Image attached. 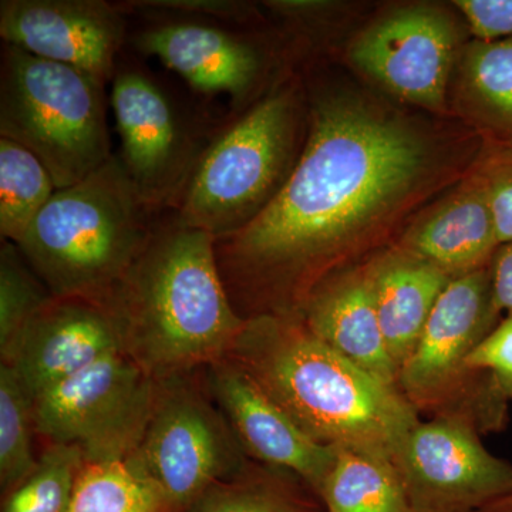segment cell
Here are the masks:
<instances>
[{
  "instance_id": "obj_8",
  "label": "cell",
  "mask_w": 512,
  "mask_h": 512,
  "mask_svg": "<svg viewBox=\"0 0 512 512\" xmlns=\"http://www.w3.org/2000/svg\"><path fill=\"white\" fill-rule=\"evenodd\" d=\"M110 104L121 140L120 164L148 207L174 211L202 154L222 130L183 106L146 67L119 60Z\"/></svg>"
},
{
  "instance_id": "obj_4",
  "label": "cell",
  "mask_w": 512,
  "mask_h": 512,
  "mask_svg": "<svg viewBox=\"0 0 512 512\" xmlns=\"http://www.w3.org/2000/svg\"><path fill=\"white\" fill-rule=\"evenodd\" d=\"M163 214L148 207L113 156L80 183L57 190L18 247L56 299L101 305Z\"/></svg>"
},
{
  "instance_id": "obj_24",
  "label": "cell",
  "mask_w": 512,
  "mask_h": 512,
  "mask_svg": "<svg viewBox=\"0 0 512 512\" xmlns=\"http://www.w3.org/2000/svg\"><path fill=\"white\" fill-rule=\"evenodd\" d=\"M84 463L79 447L49 444L35 470L5 494L2 512H69Z\"/></svg>"
},
{
  "instance_id": "obj_14",
  "label": "cell",
  "mask_w": 512,
  "mask_h": 512,
  "mask_svg": "<svg viewBox=\"0 0 512 512\" xmlns=\"http://www.w3.org/2000/svg\"><path fill=\"white\" fill-rule=\"evenodd\" d=\"M123 352L119 330L103 306L53 299L2 353V363L35 400L104 357Z\"/></svg>"
},
{
  "instance_id": "obj_22",
  "label": "cell",
  "mask_w": 512,
  "mask_h": 512,
  "mask_svg": "<svg viewBox=\"0 0 512 512\" xmlns=\"http://www.w3.org/2000/svg\"><path fill=\"white\" fill-rule=\"evenodd\" d=\"M187 512H316L298 478L272 467L249 466L220 481Z\"/></svg>"
},
{
  "instance_id": "obj_6",
  "label": "cell",
  "mask_w": 512,
  "mask_h": 512,
  "mask_svg": "<svg viewBox=\"0 0 512 512\" xmlns=\"http://www.w3.org/2000/svg\"><path fill=\"white\" fill-rule=\"evenodd\" d=\"M0 57V137L32 151L56 190L80 183L114 156L107 83L6 43Z\"/></svg>"
},
{
  "instance_id": "obj_29",
  "label": "cell",
  "mask_w": 512,
  "mask_h": 512,
  "mask_svg": "<svg viewBox=\"0 0 512 512\" xmlns=\"http://www.w3.org/2000/svg\"><path fill=\"white\" fill-rule=\"evenodd\" d=\"M467 366L493 377L501 393L512 400V315L497 326L473 349Z\"/></svg>"
},
{
  "instance_id": "obj_30",
  "label": "cell",
  "mask_w": 512,
  "mask_h": 512,
  "mask_svg": "<svg viewBox=\"0 0 512 512\" xmlns=\"http://www.w3.org/2000/svg\"><path fill=\"white\" fill-rule=\"evenodd\" d=\"M456 5L478 39L512 36V0H457Z\"/></svg>"
},
{
  "instance_id": "obj_13",
  "label": "cell",
  "mask_w": 512,
  "mask_h": 512,
  "mask_svg": "<svg viewBox=\"0 0 512 512\" xmlns=\"http://www.w3.org/2000/svg\"><path fill=\"white\" fill-rule=\"evenodd\" d=\"M130 16L106 0H2L0 37L30 55L111 82Z\"/></svg>"
},
{
  "instance_id": "obj_33",
  "label": "cell",
  "mask_w": 512,
  "mask_h": 512,
  "mask_svg": "<svg viewBox=\"0 0 512 512\" xmlns=\"http://www.w3.org/2000/svg\"><path fill=\"white\" fill-rule=\"evenodd\" d=\"M480 512H512V490L488 504Z\"/></svg>"
},
{
  "instance_id": "obj_15",
  "label": "cell",
  "mask_w": 512,
  "mask_h": 512,
  "mask_svg": "<svg viewBox=\"0 0 512 512\" xmlns=\"http://www.w3.org/2000/svg\"><path fill=\"white\" fill-rule=\"evenodd\" d=\"M215 402L247 456L286 471L318 494L336 447L309 437L241 367L225 359L208 366Z\"/></svg>"
},
{
  "instance_id": "obj_10",
  "label": "cell",
  "mask_w": 512,
  "mask_h": 512,
  "mask_svg": "<svg viewBox=\"0 0 512 512\" xmlns=\"http://www.w3.org/2000/svg\"><path fill=\"white\" fill-rule=\"evenodd\" d=\"M227 420L181 379L158 383L146 434L128 458L171 512H187L212 485L247 470Z\"/></svg>"
},
{
  "instance_id": "obj_17",
  "label": "cell",
  "mask_w": 512,
  "mask_h": 512,
  "mask_svg": "<svg viewBox=\"0 0 512 512\" xmlns=\"http://www.w3.org/2000/svg\"><path fill=\"white\" fill-rule=\"evenodd\" d=\"M299 319L353 365L397 387L399 369L387 349L367 268L323 279L309 295Z\"/></svg>"
},
{
  "instance_id": "obj_32",
  "label": "cell",
  "mask_w": 512,
  "mask_h": 512,
  "mask_svg": "<svg viewBox=\"0 0 512 512\" xmlns=\"http://www.w3.org/2000/svg\"><path fill=\"white\" fill-rule=\"evenodd\" d=\"M491 286L498 312L512 315V242L501 245L491 266Z\"/></svg>"
},
{
  "instance_id": "obj_27",
  "label": "cell",
  "mask_w": 512,
  "mask_h": 512,
  "mask_svg": "<svg viewBox=\"0 0 512 512\" xmlns=\"http://www.w3.org/2000/svg\"><path fill=\"white\" fill-rule=\"evenodd\" d=\"M467 80L487 116L512 134V36L478 40L468 50Z\"/></svg>"
},
{
  "instance_id": "obj_11",
  "label": "cell",
  "mask_w": 512,
  "mask_h": 512,
  "mask_svg": "<svg viewBox=\"0 0 512 512\" xmlns=\"http://www.w3.org/2000/svg\"><path fill=\"white\" fill-rule=\"evenodd\" d=\"M463 421L419 420L392 463L413 512H480L512 490V464L484 447Z\"/></svg>"
},
{
  "instance_id": "obj_5",
  "label": "cell",
  "mask_w": 512,
  "mask_h": 512,
  "mask_svg": "<svg viewBox=\"0 0 512 512\" xmlns=\"http://www.w3.org/2000/svg\"><path fill=\"white\" fill-rule=\"evenodd\" d=\"M302 104L293 87L266 94L215 136L173 212L184 227L220 239L247 227L271 204L298 164Z\"/></svg>"
},
{
  "instance_id": "obj_9",
  "label": "cell",
  "mask_w": 512,
  "mask_h": 512,
  "mask_svg": "<svg viewBox=\"0 0 512 512\" xmlns=\"http://www.w3.org/2000/svg\"><path fill=\"white\" fill-rule=\"evenodd\" d=\"M158 383L114 353L33 400L36 433L79 447L84 461L128 460L146 434Z\"/></svg>"
},
{
  "instance_id": "obj_19",
  "label": "cell",
  "mask_w": 512,
  "mask_h": 512,
  "mask_svg": "<svg viewBox=\"0 0 512 512\" xmlns=\"http://www.w3.org/2000/svg\"><path fill=\"white\" fill-rule=\"evenodd\" d=\"M484 185L460 195L410 232L406 251L451 278L480 271L500 248Z\"/></svg>"
},
{
  "instance_id": "obj_28",
  "label": "cell",
  "mask_w": 512,
  "mask_h": 512,
  "mask_svg": "<svg viewBox=\"0 0 512 512\" xmlns=\"http://www.w3.org/2000/svg\"><path fill=\"white\" fill-rule=\"evenodd\" d=\"M128 16L153 20H185L215 25H247L254 18V8L237 0H121Z\"/></svg>"
},
{
  "instance_id": "obj_21",
  "label": "cell",
  "mask_w": 512,
  "mask_h": 512,
  "mask_svg": "<svg viewBox=\"0 0 512 512\" xmlns=\"http://www.w3.org/2000/svg\"><path fill=\"white\" fill-rule=\"evenodd\" d=\"M42 161L9 138L0 137V237L18 245L56 192Z\"/></svg>"
},
{
  "instance_id": "obj_25",
  "label": "cell",
  "mask_w": 512,
  "mask_h": 512,
  "mask_svg": "<svg viewBox=\"0 0 512 512\" xmlns=\"http://www.w3.org/2000/svg\"><path fill=\"white\" fill-rule=\"evenodd\" d=\"M33 402L8 365H0V484L13 490L35 470Z\"/></svg>"
},
{
  "instance_id": "obj_1",
  "label": "cell",
  "mask_w": 512,
  "mask_h": 512,
  "mask_svg": "<svg viewBox=\"0 0 512 512\" xmlns=\"http://www.w3.org/2000/svg\"><path fill=\"white\" fill-rule=\"evenodd\" d=\"M426 158L423 141L399 121L316 94L305 147L282 190L247 227L215 239L239 315L299 318L329 266L416 183Z\"/></svg>"
},
{
  "instance_id": "obj_3",
  "label": "cell",
  "mask_w": 512,
  "mask_h": 512,
  "mask_svg": "<svg viewBox=\"0 0 512 512\" xmlns=\"http://www.w3.org/2000/svg\"><path fill=\"white\" fill-rule=\"evenodd\" d=\"M227 359L323 446L392 461L420 420L397 387L353 365L293 316L245 319Z\"/></svg>"
},
{
  "instance_id": "obj_31",
  "label": "cell",
  "mask_w": 512,
  "mask_h": 512,
  "mask_svg": "<svg viewBox=\"0 0 512 512\" xmlns=\"http://www.w3.org/2000/svg\"><path fill=\"white\" fill-rule=\"evenodd\" d=\"M500 245L512 242V156L498 161L483 184Z\"/></svg>"
},
{
  "instance_id": "obj_20",
  "label": "cell",
  "mask_w": 512,
  "mask_h": 512,
  "mask_svg": "<svg viewBox=\"0 0 512 512\" xmlns=\"http://www.w3.org/2000/svg\"><path fill=\"white\" fill-rule=\"evenodd\" d=\"M316 497L325 512H413L392 461L338 448Z\"/></svg>"
},
{
  "instance_id": "obj_12",
  "label": "cell",
  "mask_w": 512,
  "mask_h": 512,
  "mask_svg": "<svg viewBox=\"0 0 512 512\" xmlns=\"http://www.w3.org/2000/svg\"><path fill=\"white\" fill-rule=\"evenodd\" d=\"M134 49L156 57L195 93L231 101L234 120L262 100L268 56L235 26L185 20L146 22L131 37Z\"/></svg>"
},
{
  "instance_id": "obj_26",
  "label": "cell",
  "mask_w": 512,
  "mask_h": 512,
  "mask_svg": "<svg viewBox=\"0 0 512 512\" xmlns=\"http://www.w3.org/2000/svg\"><path fill=\"white\" fill-rule=\"evenodd\" d=\"M55 299L30 268L18 245L0 248V353H5L30 320Z\"/></svg>"
},
{
  "instance_id": "obj_23",
  "label": "cell",
  "mask_w": 512,
  "mask_h": 512,
  "mask_svg": "<svg viewBox=\"0 0 512 512\" xmlns=\"http://www.w3.org/2000/svg\"><path fill=\"white\" fill-rule=\"evenodd\" d=\"M69 512H171L164 498L127 460L84 463Z\"/></svg>"
},
{
  "instance_id": "obj_7",
  "label": "cell",
  "mask_w": 512,
  "mask_h": 512,
  "mask_svg": "<svg viewBox=\"0 0 512 512\" xmlns=\"http://www.w3.org/2000/svg\"><path fill=\"white\" fill-rule=\"evenodd\" d=\"M491 269L454 278L434 306L397 389L417 413L463 421L480 434L503 430L510 400L493 377L467 366L473 349L498 325Z\"/></svg>"
},
{
  "instance_id": "obj_18",
  "label": "cell",
  "mask_w": 512,
  "mask_h": 512,
  "mask_svg": "<svg viewBox=\"0 0 512 512\" xmlns=\"http://www.w3.org/2000/svg\"><path fill=\"white\" fill-rule=\"evenodd\" d=\"M367 272L387 349L400 370L453 278L407 251L377 259Z\"/></svg>"
},
{
  "instance_id": "obj_2",
  "label": "cell",
  "mask_w": 512,
  "mask_h": 512,
  "mask_svg": "<svg viewBox=\"0 0 512 512\" xmlns=\"http://www.w3.org/2000/svg\"><path fill=\"white\" fill-rule=\"evenodd\" d=\"M100 306L124 355L157 383L225 359L245 325L222 281L215 238L178 224L171 211Z\"/></svg>"
},
{
  "instance_id": "obj_16",
  "label": "cell",
  "mask_w": 512,
  "mask_h": 512,
  "mask_svg": "<svg viewBox=\"0 0 512 512\" xmlns=\"http://www.w3.org/2000/svg\"><path fill=\"white\" fill-rule=\"evenodd\" d=\"M454 53V30L436 10H400L357 40L352 59L404 100L439 107Z\"/></svg>"
}]
</instances>
